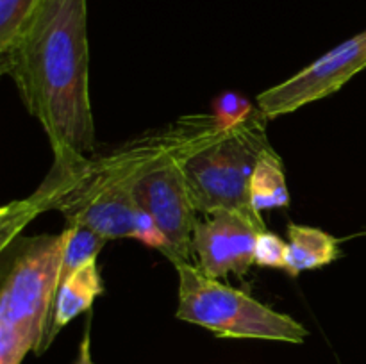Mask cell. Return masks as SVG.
Returning a JSON list of instances; mask_svg holds the SVG:
<instances>
[{
	"instance_id": "cell-1",
	"label": "cell",
	"mask_w": 366,
	"mask_h": 364,
	"mask_svg": "<svg viewBox=\"0 0 366 364\" xmlns=\"http://www.w3.org/2000/svg\"><path fill=\"white\" fill-rule=\"evenodd\" d=\"M0 71L43 127L54 161L93 152L86 0H41L16 41L0 52Z\"/></svg>"
},
{
	"instance_id": "cell-2",
	"label": "cell",
	"mask_w": 366,
	"mask_h": 364,
	"mask_svg": "<svg viewBox=\"0 0 366 364\" xmlns=\"http://www.w3.org/2000/svg\"><path fill=\"white\" fill-rule=\"evenodd\" d=\"M224 132L225 128L213 113L184 114L167 127L154 128L117 146L106 156L54 161L52 170L31 196L11 202L2 209V252L38 214L57 209L68 220L99 196L129 193L139 177L172 161H182Z\"/></svg>"
},
{
	"instance_id": "cell-3",
	"label": "cell",
	"mask_w": 366,
	"mask_h": 364,
	"mask_svg": "<svg viewBox=\"0 0 366 364\" xmlns=\"http://www.w3.org/2000/svg\"><path fill=\"white\" fill-rule=\"evenodd\" d=\"M64 243V231L36 236L11 261L0 293V364H21L29 352H45Z\"/></svg>"
},
{
	"instance_id": "cell-4",
	"label": "cell",
	"mask_w": 366,
	"mask_h": 364,
	"mask_svg": "<svg viewBox=\"0 0 366 364\" xmlns=\"http://www.w3.org/2000/svg\"><path fill=\"white\" fill-rule=\"evenodd\" d=\"M268 118L256 107L250 118L181 161L197 213H239L267 228L250 202V181L257 163L275 152L267 134Z\"/></svg>"
},
{
	"instance_id": "cell-5",
	"label": "cell",
	"mask_w": 366,
	"mask_h": 364,
	"mask_svg": "<svg viewBox=\"0 0 366 364\" xmlns=\"http://www.w3.org/2000/svg\"><path fill=\"white\" fill-rule=\"evenodd\" d=\"M179 305L175 316L213 332L217 338L264 339L300 345L310 330L290 314H282L231 285L211 278L192 263L175 264Z\"/></svg>"
},
{
	"instance_id": "cell-6",
	"label": "cell",
	"mask_w": 366,
	"mask_h": 364,
	"mask_svg": "<svg viewBox=\"0 0 366 364\" xmlns=\"http://www.w3.org/2000/svg\"><path fill=\"white\" fill-rule=\"evenodd\" d=\"M365 68L366 31L340 43L293 77L259 93L257 109L268 120L295 113L300 107L335 95Z\"/></svg>"
},
{
	"instance_id": "cell-7",
	"label": "cell",
	"mask_w": 366,
	"mask_h": 364,
	"mask_svg": "<svg viewBox=\"0 0 366 364\" xmlns=\"http://www.w3.org/2000/svg\"><path fill=\"white\" fill-rule=\"evenodd\" d=\"M181 161H172L139 177L131 186L136 207L149 214L164 239L163 253L172 264L189 263L195 231V206L186 186Z\"/></svg>"
},
{
	"instance_id": "cell-8",
	"label": "cell",
	"mask_w": 366,
	"mask_h": 364,
	"mask_svg": "<svg viewBox=\"0 0 366 364\" xmlns=\"http://www.w3.org/2000/svg\"><path fill=\"white\" fill-rule=\"evenodd\" d=\"M259 227L239 213L209 214L207 220L197 221L193 231V252L199 257V268L211 278L227 275H245L254 266L256 239Z\"/></svg>"
},
{
	"instance_id": "cell-9",
	"label": "cell",
	"mask_w": 366,
	"mask_h": 364,
	"mask_svg": "<svg viewBox=\"0 0 366 364\" xmlns=\"http://www.w3.org/2000/svg\"><path fill=\"white\" fill-rule=\"evenodd\" d=\"M104 284L100 278L99 263L95 259L86 261L84 264L71 271L59 284L52 307V320L45 338V350L54 341L59 330L66 327L79 314L92 309L97 296L102 295Z\"/></svg>"
},
{
	"instance_id": "cell-10",
	"label": "cell",
	"mask_w": 366,
	"mask_h": 364,
	"mask_svg": "<svg viewBox=\"0 0 366 364\" xmlns=\"http://www.w3.org/2000/svg\"><path fill=\"white\" fill-rule=\"evenodd\" d=\"M288 239L286 271L293 277L327 266L342 256L338 239L322 228L292 223L288 227Z\"/></svg>"
},
{
	"instance_id": "cell-11",
	"label": "cell",
	"mask_w": 366,
	"mask_h": 364,
	"mask_svg": "<svg viewBox=\"0 0 366 364\" xmlns=\"http://www.w3.org/2000/svg\"><path fill=\"white\" fill-rule=\"evenodd\" d=\"M250 202L257 214L268 209L290 206L285 164L277 152L268 153L257 163L250 181Z\"/></svg>"
},
{
	"instance_id": "cell-12",
	"label": "cell",
	"mask_w": 366,
	"mask_h": 364,
	"mask_svg": "<svg viewBox=\"0 0 366 364\" xmlns=\"http://www.w3.org/2000/svg\"><path fill=\"white\" fill-rule=\"evenodd\" d=\"M41 0H0V52L9 49Z\"/></svg>"
},
{
	"instance_id": "cell-13",
	"label": "cell",
	"mask_w": 366,
	"mask_h": 364,
	"mask_svg": "<svg viewBox=\"0 0 366 364\" xmlns=\"http://www.w3.org/2000/svg\"><path fill=\"white\" fill-rule=\"evenodd\" d=\"M254 111L256 109L252 107V103L236 91L222 93L213 102V114L225 131L245 121L247 118H250Z\"/></svg>"
},
{
	"instance_id": "cell-14",
	"label": "cell",
	"mask_w": 366,
	"mask_h": 364,
	"mask_svg": "<svg viewBox=\"0 0 366 364\" xmlns=\"http://www.w3.org/2000/svg\"><path fill=\"white\" fill-rule=\"evenodd\" d=\"M288 263V243L282 241L277 234L263 231L257 234L256 253H254V264L261 268H274V270H285Z\"/></svg>"
},
{
	"instance_id": "cell-15",
	"label": "cell",
	"mask_w": 366,
	"mask_h": 364,
	"mask_svg": "<svg viewBox=\"0 0 366 364\" xmlns=\"http://www.w3.org/2000/svg\"><path fill=\"white\" fill-rule=\"evenodd\" d=\"M75 364H95L92 359V350H89V330L86 328V334L82 338L81 346H79V355Z\"/></svg>"
}]
</instances>
